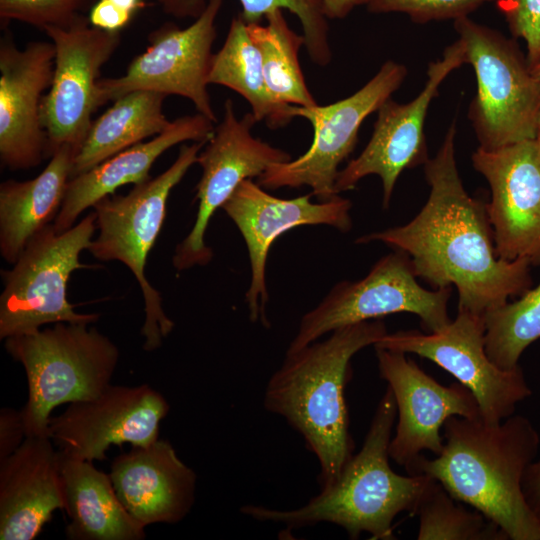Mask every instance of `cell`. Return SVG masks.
<instances>
[{
  "instance_id": "4316f807",
  "label": "cell",
  "mask_w": 540,
  "mask_h": 540,
  "mask_svg": "<svg viewBox=\"0 0 540 540\" xmlns=\"http://www.w3.org/2000/svg\"><path fill=\"white\" fill-rule=\"evenodd\" d=\"M208 83L240 94L257 122L264 120L271 129L283 127L293 119L291 105L277 102L270 94L260 52L240 14L232 19L221 49L213 54Z\"/></svg>"
},
{
  "instance_id": "1f68e13d",
  "label": "cell",
  "mask_w": 540,
  "mask_h": 540,
  "mask_svg": "<svg viewBox=\"0 0 540 540\" xmlns=\"http://www.w3.org/2000/svg\"><path fill=\"white\" fill-rule=\"evenodd\" d=\"M95 0H0L2 23L19 21L38 29L70 26Z\"/></svg>"
},
{
  "instance_id": "f1b7e54d",
  "label": "cell",
  "mask_w": 540,
  "mask_h": 540,
  "mask_svg": "<svg viewBox=\"0 0 540 540\" xmlns=\"http://www.w3.org/2000/svg\"><path fill=\"white\" fill-rule=\"evenodd\" d=\"M484 320L489 359L503 370L518 367L524 350L540 339V283L518 300L489 311Z\"/></svg>"
},
{
  "instance_id": "d6a6232c",
  "label": "cell",
  "mask_w": 540,
  "mask_h": 540,
  "mask_svg": "<svg viewBox=\"0 0 540 540\" xmlns=\"http://www.w3.org/2000/svg\"><path fill=\"white\" fill-rule=\"evenodd\" d=\"M491 1L494 0H370L367 8L372 13H405L414 22L427 23L467 17Z\"/></svg>"
},
{
  "instance_id": "e575fe53",
  "label": "cell",
  "mask_w": 540,
  "mask_h": 540,
  "mask_svg": "<svg viewBox=\"0 0 540 540\" xmlns=\"http://www.w3.org/2000/svg\"><path fill=\"white\" fill-rule=\"evenodd\" d=\"M26 438L20 410L4 407L0 410V462L14 453Z\"/></svg>"
},
{
  "instance_id": "f35d334b",
  "label": "cell",
  "mask_w": 540,
  "mask_h": 540,
  "mask_svg": "<svg viewBox=\"0 0 540 540\" xmlns=\"http://www.w3.org/2000/svg\"><path fill=\"white\" fill-rule=\"evenodd\" d=\"M115 5L119 6L122 9H125L132 14L137 13L140 9L145 6L144 0H109Z\"/></svg>"
},
{
  "instance_id": "7c38bea8",
  "label": "cell",
  "mask_w": 540,
  "mask_h": 540,
  "mask_svg": "<svg viewBox=\"0 0 540 540\" xmlns=\"http://www.w3.org/2000/svg\"><path fill=\"white\" fill-rule=\"evenodd\" d=\"M222 4L223 0H208L186 28L165 23L152 31L148 47L130 62L123 75L99 79L101 106L130 92L148 90L187 98L198 113L216 124L207 86L217 36L215 21Z\"/></svg>"
},
{
  "instance_id": "74e56055",
  "label": "cell",
  "mask_w": 540,
  "mask_h": 540,
  "mask_svg": "<svg viewBox=\"0 0 540 540\" xmlns=\"http://www.w3.org/2000/svg\"><path fill=\"white\" fill-rule=\"evenodd\" d=\"M370 0H322L328 19H342L355 7L368 4Z\"/></svg>"
},
{
  "instance_id": "3957f363",
  "label": "cell",
  "mask_w": 540,
  "mask_h": 540,
  "mask_svg": "<svg viewBox=\"0 0 540 540\" xmlns=\"http://www.w3.org/2000/svg\"><path fill=\"white\" fill-rule=\"evenodd\" d=\"M323 341L286 352L264 393L267 411L283 417L304 439L320 465L318 482L331 485L354 455L345 401L351 359L388 332L382 319L346 325Z\"/></svg>"
},
{
  "instance_id": "d590c367",
  "label": "cell",
  "mask_w": 540,
  "mask_h": 540,
  "mask_svg": "<svg viewBox=\"0 0 540 540\" xmlns=\"http://www.w3.org/2000/svg\"><path fill=\"white\" fill-rule=\"evenodd\" d=\"M134 14L120 8L109 0H97L91 6L90 24L101 30L120 32L133 19Z\"/></svg>"
},
{
  "instance_id": "277c9868",
  "label": "cell",
  "mask_w": 540,
  "mask_h": 540,
  "mask_svg": "<svg viewBox=\"0 0 540 540\" xmlns=\"http://www.w3.org/2000/svg\"><path fill=\"white\" fill-rule=\"evenodd\" d=\"M396 418L395 398L387 386L360 451L331 485L296 509L247 504L241 507V513L257 521L283 524L290 530L328 522L343 528L350 539L359 538L363 532L371 539H395V517L405 511L415 514L433 481L423 474L400 475L390 467L388 449Z\"/></svg>"
},
{
  "instance_id": "52a82bcc",
  "label": "cell",
  "mask_w": 540,
  "mask_h": 540,
  "mask_svg": "<svg viewBox=\"0 0 540 540\" xmlns=\"http://www.w3.org/2000/svg\"><path fill=\"white\" fill-rule=\"evenodd\" d=\"M467 63L477 81L468 118L486 150L534 140L540 112V82L514 38L468 16L454 20Z\"/></svg>"
},
{
  "instance_id": "e0dca14e",
  "label": "cell",
  "mask_w": 540,
  "mask_h": 540,
  "mask_svg": "<svg viewBox=\"0 0 540 540\" xmlns=\"http://www.w3.org/2000/svg\"><path fill=\"white\" fill-rule=\"evenodd\" d=\"M312 193L293 199L275 197L252 179L242 181L222 209L239 229L246 243L251 279L245 299L249 318L270 327L266 316L269 300L266 262L273 242L283 233L303 225H327L341 232L352 227L350 200L336 197L312 202Z\"/></svg>"
},
{
  "instance_id": "8d00e7d4",
  "label": "cell",
  "mask_w": 540,
  "mask_h": 540,
  "mask_svg": "<svg viewBox=\"0 0 540 540\" xmlns=\"http://www.w3.org/2000/svg\"><path fill=\"white\" fill-rule=\"evenodd\" d=\"M522 490L527 505L540 521V457L533 460L527 467L522 481Z\"/></svg>"
},
{
  "instance_id": "4fadbf2b",
  "label": "cell",
  "mask_w": 540,
  "mask_h": 540,
  "mask_svg": "<svg viewBox=\"0 0 540 540\" xmlns=\"http://www.w3.org/2000/svg\"><path fill=\"white\" fill-rule=\"evenodd\" d=\"M43 31L56 51L52 83L41 104L46 157L65 146L77 154L93 122L92 115L101 106V68L118 48L121 34L93 27L83 14L68 27H46Z\"/></svg>"
},
{
  "instance_id": "ffe728a7",
  "label": "cell",
  "mask_w": 540,
  "mask_h": 540,
  "mask_svg": "<svg viewBox=\"0 0 540 540\" xmlns=\"http://www.w3.org/2000/svg\"><path fill=\"white\" fill-rule=\"evenodd\" d=\"M55 46L32 41L18 49L11 34L0 40V159L11 170L38 166L46 158L41 104L51 86Z\"/></svg>"
},
{
  "instance_id": "44dd1931",
  "label": "cell",
  "mask_w": 540,
  "mask_h": 540,
  "mask_svg": "<svg viewBox=\"0 0 540 540\" xmlns=\"http://www.w3.org/2000/svg\"><path fill=\"white\" fill-rule=\"evenodd\" d=\"M110 477L129 515L146 527L182 521L195 502L197 475L166 440L117 456Z\"/></svg>"
},
{
  "instance_id": "8fae6325",
  "label": "cell",
  "mask_w": 540,
  "mask_h": 540,
  "mask_svg": "<svg viewBox=\"0 0 540 540\" xmlns=\"http://www.w3.org/2000/svg\"><path fill=\"white\" fill-rule=\"evenodd\" d=\"M485 330L484 316L458 310L456 318L439 331L387 333L374 347L413 353L434 362L474 394L480 418L494 425L513 415L532 389L520 365L503 370L489 359Z\"/></svg>"
},
{
  "instance_id": "5bb4252c",
  "label": "cell",
  "mask_w": 540,
  "mask_h": 540,
  "mask_svg": "<svg viewBox=\"0 0 540 540\" xmlns=\"http://www.w3.org/2000/svg\"><path fill=\"white\" fill-rule=\"evenodd\" d=\"M256 123L251 112L237 118L232 100L225 101L223 119L197 158L202 169L196 185L198 211L191 231L175 249L172 263L177 270L211 261L213 251L205 243L209 221L242 181L258 178L270 167L292 160L288 152L252 135Z\"/></svg>"
},
{
  "instance_id": "ac0fdd59",
  "label": "cell",
  "mask_w": 540,
  "mask_h": 540,
  "mask_svg": "<svg viewBox=\"0 0 540 540\" xmlns=\"http://www.w3.org/2000/svg\"><path fill=\"white\" fill-rule=\"evenodd\" d=\"M375 352L380 377L396 402L398 422L388 450L398 465L408 467L425 450L439 455L449 417H480L474 394L460 382L438 383L406 353L376 347Z\"/></svg>"
},
{
  "instance_id": "484cf974",
  "label": "cell",
  "mask_w": 540,
  "mask_h": 540,
  "mask_svg": "<svg viewBox=\"0 0 540 540\" xmlns=\"http://www.w3.org/2000/svg\"><path fill=\"white\" fill-rule=\"evenodd\" d=\"M166 97L159 92L137 90L116 99L93 120L74 157L72 177L165 131L171 125L163 112Z\"/></svg>"
},
{
  "instance_id": "6da1fadb",
  "label": "cell",
  "mask_w": 540,
  "mask_h": 540,
  "mask_svg": "<svg viewBox=\"0 0 540 540\" xmlns=\"http://www.w3.org/2000/svg\"><path fill=\"white\" fill-rule=\"evenodd\" d=\"M456 124L448 128L433 158L423 165L430 187L420 212L407 224L358 237L409 255L417 277L435 289L455 286L458 310L484 316L530 288L531 264L497 256L486 204L471 197L455 156Z\"/></svg>"
},
{
  "instance_id": "2e32d148",
  "label": "cell",
  "mask_w": 540,
  "mask_h": 540,
  "mask_svg": "<svg viewBox=\"0 0 540 540\" xmlns=\"http://www.w3.org/2000/svg\"><path fill=\"white\" fill-rule=\"evenodd\" d=\"M169 409L166 398L148 384H109L96 397L72 402L50 417L49 437L69 457L103 460L111 445L147 446L158 440Z\"/></svg>"
},
{
  "instance_id": "8992f818",
  "label": "cell",
  "mask_w": 540,
  "mask_h": 540,
  "mask_svg": "<svg viewBox=\"0 0 540 540\" xmlns=\"http://www.w3.org/2000/svg\"><path fill=\"white\" fill-rule=\"evenodd\" d=\"M208 141L180 147L176 160L155 178L134 185L126 195H110L94 204L99 235L88 250L100 261L117 260L134 274L145 301V321L141 335L143 348L153 351L174 328L162 308L160 293L145 276L147 257L166 217L171 190L195 163Z\"/></svg>"
},
{
  "instance_id": "83f0119b",
  "label": "cell",
  "mask_w": 540,
  "mask_h": 540,
  "mask_svg": "<svg viewBox=\"0 0 540 540\" xmlns=\"http://www.w3.org/2000/svg\"><path fill=\"white\" fill-rule=\"evenodd\" d=\"M265 18L266 25L247 24V31L260 52L270 94L283 104L317 105L306 85L298 58L300 48L305 45L304 36L290 29L282 9Z\"/></svg>"
},
{
  "instance_id": "7a4b0ae2",
  "label": "cell",
  "mask_w": 540,
  "mask_h": 540,
  "mask_svg": "<svg viewBox=\"0 0 540 540\" xmlns=\"http://www.w3.org/2000/svg\"><path fill=\"white\" fill-rule=\"evenodd\" d=\"M443 449L422 454L406 471L438 481L457 501L472 506L511 540H540V521L526 503L522 481L536 459L540 435L529 418L511 415L490 425L480 417H449Z\"/></svg>"
},
{
  "instance_id": "cb8c5ba5",
  "label": "cell",
  "mask_w": 540,
  "mask_h": 540,
  "mask_svg": "<svg viewBox=\"0 0 540 540\" xmlns=\"http://www.w3.org/2000/svg\"><path fill=\"white\" fill-rule=\"evenodd\" d=\"M60 476L63 510L70 519L66 526L67 539H145V527L122 505L110 474L98 470L93 462L60 452Z\"/></svg>"
},
{
  "instance_id": "f546056e",
  "label": "cell",
  "mask_w": 540,
  "mask_h": 540,
  "mask_svg": "<svg viewBox=\"0 0 540 540\" xmlns=\"http://www.w3.org/2000/svg\"><path fill=\"white\" fill-rule=\"evenodd\" d=\"M164 13L178 17L197 18L208 0H156ZM240 14L246 24H257L269 13L287 9L295 14L302 26L305 47L310 59L326 66L332 59L328 40V21L322 0H239Z\"/></svg>"
},
{
  "instance_id": "ab89813d",
  "label": "cell",
  "mask_w": 540,
  "mask_h": 540,
  "mask_svg": "<svg viewBox=\"0 0 540 540\" xmlns=\"http://www.w3.org/2000/svg\"><path fill=\"white\" fill-rule=\"evenodd\" d=\"M534 141H535V144L537 146L538 153L540 155V112H539L537 122H536V130H535Z\"/></svg>"
},
{
  "instance_id": "4dcf8cb0",
  "label": "cell",
  "mask_w": 540,
  "mask_h": 540,
  "mask_svg": "<svg viewBox=\"0 0 540 540\" xmlns=\"http://www.w3.org/2000/svg\"><path fill=\"white\" fill-rule=\"evenodd\" d=\"M415 514L419 517L418 540H508L495 523L477 510L455 502L433 479Z\"/></svg>"
},
{
  "instance_id": "9c48e42d",
  "label": "cell",
  "mask_w": 540,
  "mask_h": 540,
  "mask_svg": "<svg viewBox=\"0 0 540 540\" xmlns=\"http://www.w3.org/2000/svg\"><path fill=\"white\" fill-rule=\"evenodd\" d=\"M452 287L427 290L417 282L411 259L396 250L381 257L357 281L334 285L320 303L305 313L286 352H294L340 327L382 319L394 313L419 317L427 333L450 321L448 301Z\"/></svg>"
},
{
  "instance_id": "603a6c76",
  "label": "cell",
  "mask_w": 540,
  "mask_h": 540,
  "mask_svg": "<svg viewBox=\"0 0 540 540\" xmlns=\"http://www.w3.org/2000/svg\"><path fill=\"white\" fill-rule=\"evenodd\" d=\"M214 124L198 112L179 117L151 140L131 146L72 177L60 211L53 221L55 230L63 232L70 229L84 210L100 199L115 194L119 187L137 185L150 179L153 163L172 146L185 141H208L214 133Z\"/></svg>"
},
{
  "instance_id": "d6986e66",
  "label": "cell",
  "mask_w": 540,
  "mask_h": 540,
  "mask_svg": "<svg viewBox=\"0 0 540 540\" xmlns=\"http://www.w3.org/2000/svg\"><path fill=\"white\" fill-rule=\"evenodd\" d=\"M471 160L490 186L486 211L497 256L540 266V155L535 141L493 150L478 147Z\"/></svg>"
},
{
  "instance_id": "9a60e30c",
  "label": "cell",
  "mask_w": 540,
  "mask_h": 540,
  "mask_svg": "<svg viewBox=\"0 0 540 540\" xmlns=\"http://www.w3.org/2000/svg\"><path fill=\"white\" fill-rule=\"evenodd\" d=\"M465 63V47L458 38L445 48L442 59L429 63L428 79L416 98L406 104L389 98L380 106L368 144L339 170L336 194L353 189L368 175H377L382 182V206L389 207L400 174L428 161L424 123L429 105L444 79Z\"/></svg>"
},
{
  "instance_id": "7402d4cb",
  "label": "cell",
  "mask_w": 540,
  "mask_h": 540,
  "mask_svg": "<svg viewBox=\"0 0 540 540\" xmlns=\"http://www.w3.org/2000/svg\"><path fill=\"white\" fill-rule=\"evenodd\" d=\"M63 509L60 452L50 437H26L0 462V539L32 540Z\"/></svg>"
},
{
  "instance_id": "5b68a950",
  "label": "cell",
  "mask_w": 540,
  "mask_h": 540,
  "mask_svg": "<svg viewBox=\"0 0 540 540\" xmlns=\"http://www.w3.org/2000/svg\"><path fill=\"white\" fill-rule=\"evenodd\" d=\"M88 325L59 322L5 339L6 351L26 373L28 399L20 410L26 437H49L54 408L94 398L110 384L119 350Z\"/></svg>"
},
{
  "instance_id": "d4e9b609",
  "label": "cell",
  "mask_w": 540,
  "mask_h": 540,
  "mask_svg": "<svg viewBox=\"0 0 540 540\" xmlns=\"http://www.w3.org/2000/svg\"><path fill=\"white\" fill-rule=\"evenodd\" d=\"M76 152L62 147L44 170L26 181L0 185V253L14 264L30 240L55 220L72 177Z\"/></svg>"
},
{
  "instance_id": "ba28073f",
  "label": "cell",
  "mask_w": 540,
  "mask_h": 540,
  "mask_svg": "<svg viewBox=\"0 0 540 540\" xmlns=\"http://www.w3.org/2000/svg\"><path fill=\"white\" fill-rule=\"evenodd\" d=\"M96 228L95 211L63 232L49 224L30 240L12 269L1 271L0 339L29 334L49 323L98 320V314L76 312L67 299L71 273L93 268L79 257L89 248Z\"/></svg>"
},
{
  "instance_id": "30bf717a",
  "label": "cell",
  "mask_w": 540,
  "mask_h": 540,
  "mask_svg": "<svg viewBox=\"0 0 540 540\" xmlns=\"http://www.w3.org/2000/svg\"><path fill=\"white\" fill-rule=\"evenodd\" d=\"M406 76V66L387 60L361 89L347 98L325 106L291 105L293 118L303 117L311 123L312 144L298 158L267 169L257 183L271 190L309 186L318 201L336 197L334 185L339 165L353 152L361 124L391 98Z\"/></svg>"
},
{
  "instance_id": "60d3db41",
  "label": "cell",
  "mask_w": 540,
  "mask_h": 540,
  "mask_svg": "<svg viewBox=\"0 0 540 540\" xmlns=\"http://www.w3.org/2000/svg\"><path fill=\"white\" fill-rule=\"evenodd\" d=\"M531 72L534 77L540 82V58L531 66Z\"/></svg>"
},
{
  "instance_id": "836d02e7",
  "label": "cell",
  "mask_w": 540,
  "mask_h": 540,
  "mask_svg": "<svg viewBox=\"0 0 540 540\" xmlns=\"http://www.w3.org/2000/svg\"><path fill=\"white\" fill-rule=\"evenodd\" d=\"M514 38L527 47L530 67L540 58V0H496Z\"/></svg>"
}]
</instances>
